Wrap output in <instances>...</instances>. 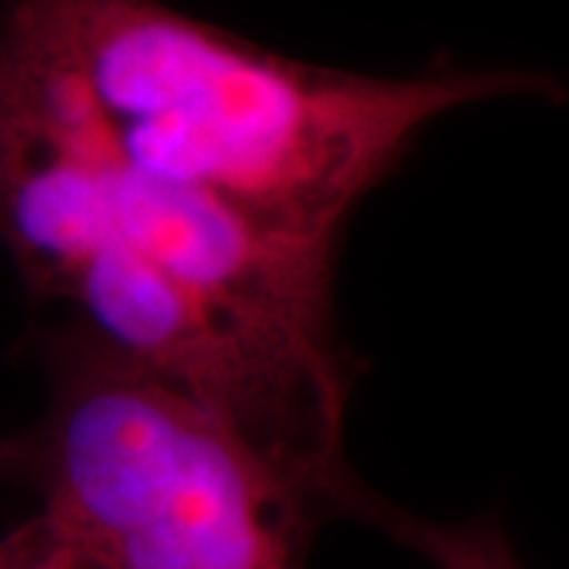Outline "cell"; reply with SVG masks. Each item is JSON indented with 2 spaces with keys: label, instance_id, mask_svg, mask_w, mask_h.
Segmentation results:
<instances>
[{
  "label": "cell",
  "instance_id": "obj_1",
  "mask_svg": "<svg viewBox=\"0 0 569 569\" xmlns=\"http://www.w3.org/2000/svg\"><path fill=\"white\" fill-rule=\"evenodd\" d=\"M560 102L531 70L367 77L266 51L162 0H3L0 108L269 234L339 247L437 118Z\"/></svg>",
  "mask_w": 569,
  "mask_h": 569
},
{
  "label": "cell",
  "instance_id": "obj_2",
  "mask_svg": "<svg viewBox=\"0 0 569 569\" xmlns=\"http://www.w3.org/2000/svg\"><path fill=\"white\" fill-rule=\"evenodd\" d=\"M0 244L36 301L326 485H351L358 367L336 329L339 247L269 234L0 111Z\"/></svg>",
  "mask_w": 569,
  "mask_h": 569
},
{
  "label": "cell",
  "instance_id": "obj_3",
  "mask_svg": "<svg viewBox=\"0 0 569 569\" xmlns=\"http://www.w3.org/2000/svg\"><path fill=\"white\" fill-rule=\"evenodd\" d=\"M48 402L0 440L20 485L108 569H307L320 529L367 488L284 466L178 387L73 323L41 336Z\"/></svg>",
  "mask_w": 569,
  "mask_h": 569
},
{
  "label": "cell",
  "instance_id": "obj_4",
  "mask_svg": "<svg viewBox=\"0 0 569 569\" xmlns=\"http://www.w3.org/2000/svg\"><path fill=\"white\" fill-rule=\"evenodd\" d=\"M358 522L387 531L392 541L425 557L433 569H526L493 512L466 522H433L392 507L370 490Z\"/></svg>",
  "mask_w": 569,
  "mask_h": 569
},
{
  "label": "cell",
  "instance_id": "obj_5",
  "mask_svg": "<svg viewBox=\"0 0 569 569\" xmlns=\"http://www.w3.org/2000/svg\"><path fill=\"white\" fill-rule=\"evenodd\" d=\"M0 569H108L77 538L48 516H29L17 529L0 535Z\"/></svg>",
  "mask_w": 569,
  "mask_h": 569
}]
</instances>
